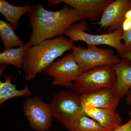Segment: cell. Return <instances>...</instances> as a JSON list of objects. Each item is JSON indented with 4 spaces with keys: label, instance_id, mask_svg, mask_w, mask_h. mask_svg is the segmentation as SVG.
Here are the masks:
<instances>
[{
    "label": "cell",
    "instance_id": "20",
    "mask_svg": "<svg viewBox=\"0 0 131 131\" xmlns=\"http://www.w3.org/2000/svg\"><path fill=\"white\" fill-rule=\"evenodd\" d=\"M113 131H131V120L130 119L128 122L115 129Z\"/></svg>",
    "mask_w": 131,
    "mask_h": 131
},
{
    "label": "cell",
    "instance_id": "12",
    "mask_svg": "<svg viewBox=\"0 0 131 131\" xmlns=\"http://www.w3.org/2000/svg\"><path fill=\"white\" fill-rule=\"evenodd\" d=\"M84 112L107 131H113L122 125V119L115 110L87 105Z\"/></svg>",
    "mask_w": 131,
    "mask_h": 131
},
{
    "label": "cell",
    "instance_id": "22",
    "mask_svg": "<svg viewBox=\"0 0 131 131\" xmlns=\"http://www.w3.org/2000/svg\"><path fill=\"white\" fill-rule=\"evenodd\" d=\"M122 58L126 59L127 60H129L131 63V52H127L122 57Z\"/></svg>",
    "mask_w": 131,
    "mask_h": 131
},
{
    "label": "cell",
    "instance_id": "19",
    "mask_svg": "<svg viewBox=\"0 0 131 131\" xmlns=\"http://www.w3.org/2000/svg\"><path fill=\"white\" fill-rule=\"evenodd\" d=\"M122 39L127 51L131 52V27L129 30L123 32Z\"/></svg>",
    "mask_w": 131,
    "mask_h": 131
},
{
    "label": "cell",
    "instance_id": "6",
    "mask_svg": "<svg viewBox=\"0 0 131 131\" xmlns=\"http://www.w3.org/2000/svg\"><path fill=\"white\" fill-rule=\"evenodd\" d=\"M87 45L86 49H83L80 45L74 46L72 49L74 59L79 66L81 72L98 66H113L121 61L112 49Z\"/></svg>",
    "mask_w": 131,
    "mask_h": 131
},
{
    "label": "cell",
    "instance_id": "15",
    "mask_svg": "<svg viewBox=\"0 0 131 131\" xmlns=\"http://www.w3.org/2000/svg\"><path fill=\"white\" fill-rule=\"evenodd\" d=\"M5 82H0V105L1 106L6 101L20 96L30 97L32 92L26 85L23 89L18 90L16 86L12 83L13 76L6 74L4 76Z\"/></svg>",
    "mask_w": 131,
    "mask_h": 131
},
{
    "label": "cell",
    "instance_id": "14",
    "mask_svg": "<svg viewBox=\"0 0 131 131\" xmlns=\"http://www.w3.org/2000/svg\"><path fill=\"white\" fill-rule=\"evenodd\" d=\"M32 6H15L9 4L6 0L0 1V12L11 24L14 30L18 29V22L21 16L30 12Z\"/></svg>",
    "mask_w": 131,
    "mask_h": 131
},
{
    "label": "cell",
    "instance_id": "17",
    "mask_svg": "<svg viewBox=\"0 0 131 131\" xmlns=\"http://www.w3.org/2000/svg\"><path fill=\"white\" fill-rule=\"evenodd\" d=\"M27 48L26 43L22 47L5 50L0 54V64H11L23 69L24 54Z\"/></svg>",
    "mask_w": 131,
    "mask_h": 131
},
{
    "label": "cell",
    "instance_id": "13",
    "mask_svg": "<svg viewBox=\"0 0 131 131\" xmlns=\"http://www.w3.org/2000/svg\"><path fill=\"white\" fill-rule=\"evenodd\" d=\"M112 67L116 76L113 88L121 98L127 95L131 88V63L122 58L119 63Z\"/></svg>",
    "mask_w": 131,
    "mask_h": 131
},
{
    "label": "cell",
    "instance_id": "21",
    "mask_svg": "<svg viewBox=\"0 0 131 131\" xmlns=\"http://www.w3.org/2000/svg\"><path fill=\"white\" fill-rule=\"evenodd\" d=\"M126 96V103L128 105L131 106V88L129 90V93Z\"/></svg>",
    "mask_w": 131,
    "mask_h": 131
},
{
    "label": "cell",
    "instance_id": "3",
    "mask_svg": "<svg viewBox=\"0 0 131 131\" xmlns=\"http://www.w3.org/2000/svg\"><path fill=\"white\" fill-rule=\"evenodd\" d=\"M53 117L69 131H73L81 116L84 113V106L81 95L69 90L54 95L50 104Z\"/></svg>",
    "mask_w": 131,
    "mask_h": 131
},
{
    "label": "cell",
    "instance_id": "1",
    "mask_svg": "<svg viewBox=\"0 0 131 131\" xmlns=\"http://www.w3.org/2000/svg\"><path fill=\"white\" fill-rule=\"evenodd\" d=\"M28 18L32 28L27 48L43 41L63 36L64 32L76 22L82 20L74 9L65 5L57 11H49L42 3L32 6Z\"/></svg>",
    "mask_w": 131,
    "mask_h": 131
},
{
    "label": "cell",
    "instance_id": "7",
    "mask_svg": "<svg viewBox=\"0 0 131 131\" xmlns=\"http://www.w3.org/2000/svg\"><path fill=\"white\" fill-rule=\"evenodd\" d=\"M24 116L35 131H49L52 124V117L50 104L37 96L28 97L22 103Z\"/></svg>",
    "mask_w": 131,
    "mask_h": 131
},
{
    "label": "cell",
    "instance_id": "5",
    "mask_svg": "<svg viewBox=\"0 0 131 131\" xmlns=\"http://www.w3.org/2000/svg\"><path fill=\"white\" fill-rule=\"evenodd\" d=\"M116 76L112 66H103L81 72L71 89L79 95L90 93L105 88L113 87Z\"/></svg>",
    "mask_w": 131,
    "mask_h": 131
},
{
    "label": "cell",
    "instance_id": "10",
    "mask_svg": "<svg viewBox=\"0 0 131 131\" xmlns=\"http://www.w3.org/2000/svg\"><path fill=\"white\" fill-rule=\"evenodd\" d=\"M131 10V0L114 1L107 7L100 21V29L107 30V33L122 28L127 13Z\"/></svg>",
    "mask_w": 131,
    "mask_h": 131
},
{
    "label": "cell",
    "instance_id": "11",
    "mask_svg": "<svg viewBox=\"0 0 131 131\" xmlns=\"http://www.w3.org/2000/svg\"><path fill=\"white\" fill-rule=\"evenodd\" d=\"M84 107L89 105L98 108L115 110L120 97L113 87L105 88L90 93L81 95Z\"/></svg>",
    "mask_w": 131,
    "mask_h": 131
},
{
    "label": "cell",
    "instance_id": "8",
    "mask_svg": "<svg viewBox=\"0 0 131 131\" xmlns=\"http://www.w3.org/2000/svg\"><path fill=\"white\" fill-rule=\"evenodd\" d=\"M53 78L54 86L71 89L81 72L79 66L75 61L72 52H70L61 59L52 63L45 71Z\"/></svg>",
    "mask_w": 131,
    "mask_h": 131
},
{
    "label": "cell",
    "instance_id": "9",
    "mask_svg": "<svg viewBox=\"0 0 131 131\" xmlns=\"http://www.w3.org/2000/svg\"><path fill=\"white\" fill-rule=\"evenodd\" d=\"M113 0H49L48 5L51 7L60 3L74 9L77 14L82 19L87 18L91 22L100 21L107 7Z\"/></svg>",
    "mask_w": 131,
    "mask_h": 131
},
{
    "label": "cell",
    "instance_id": "18",
    "mask_svg": "<svg viewBox=\"0 0 131 131\" xmlns=\"http://www.w3.org/2000/svg\"><path fill=\"white\" fill-rule=\"evenodd\" d=\"M73 131H107L84 113L78 119Z\"/></svg>",
    "mask_w": 131,
    "mask_h": 131
},
{
    "label": "cell",
    "instance_id": "2",
    "mask_svg": "<svg viewBox=\"0 0 131 131\" xmlns=\"http://www.w3.org/2000/svg\"><path fill=\"white\" fill-rule=\"evenodd\" d=\"M75 46L74 42L63 36L45 40L25 51L23 70L27 81L45 71L56 59Z\"/></svg>",
    "mask_w": 131,
    "mask_h": 131
},
{
    "label": "cell",
    "instance_id": "4",
    "mask_svg": "<svg viewBox=\"0 0 131 131\" xmlns=\"http://www.w3.org/2000/svg\"><path fill=\"white\" fill-rule=\"evenodd\" d=\"M89 30L88 23L83 20L73 24L65 31L64 35L74 42L80 40L85 42L87 45L108 46L116 49L121 57L127 52L122 42V28L113 32L101 35H94L86 32Z\"/></svg>",
    "mask_w": 131,
    "mask_h": 131
},
{
    "label": "cell",
    "instance_id": "16",
    "mask_svg": "<svg viewBox=\"0 0 131 131\" xmlns=\"http://www.w3.org/2000/svg\"><path fill=\"white\" fill-rule=\"evenodd\" d=\"M0 35L5 50L17 46L22 47L25 44L16 35L12 25L1 20H0Z\"/></svg>",
    "mask_w": 131,
    "mask_h": 131
},
{
    "label": "cell",
    "instance_id": "23",
    "mask_svg": "<svg viewBox=\"0 0 131 131\" xmlns=\"http://www.w3.org/2000/svg\"><path fill=\"white\" fill-rule=\"evenodd\" d=\"M129 113H130V115L131 116V109L130 110V112H129ZM130 119L131 120V118Z\"/></svg>",
    "mask_w": 131,
    "mask_h": 131
}]
</instances>
